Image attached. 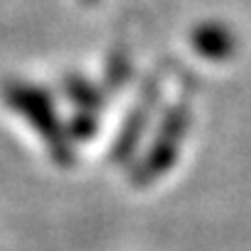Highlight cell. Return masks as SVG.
<instances>
[{
  "mask_svg": "<svg viewBox=\"0 0 251 251\" xmlns=\"http://www.w3.org/2000/svg\"><path fill=\"white\" fill-rule=\"evenodd\" d=\"M195 47L198 51H202L210 59H225L234 51V37L227 27L222 25H212V27H202L195 34Z\"/></svg>",
  "mask_w": 251,
  "mask_h": 251,
  "instance_id": "obj_3",
  "label": "cell"
},
{
  "mask_svg": "<svg viewBox=\"0 0 251 251\" xmlns=\"http://www.w3.org/2000/svg\"><path fill=\"white\" fill-rule=\"evenodd\" d=\"M188 127H190V112H188L185 105H178V107L168 110L164 122H161L159 134L154 137V142L147 151V156L132 171V183L137 188H144V185L154 183L159 176H164L173 168L176 159H178V151L183 147Z\"/></svg>",
  "mask_w": 251,
  "mask_h": 251,
  "instance_id": "obj_2",
  "label": "cell"
},
{
  "mask_svg": "<svg viewBox=\"0 0 251 251\" xmlns=\"http://www.w3.org/2000/svg\"><path fill=\"white\" fill-rule=\"evenodd\" d=\"M5 95H7V105L12 110H17L22 117H27L29 125L42 134L51 159L59 166H71L76 159L74 147L69 142L71 137L64 129V125L59 122L49 95H44L42 90H34L29 85H12V88H7Z\"/></svg>",
  "mask_w": 251,
  "mask_h": 251,
  "instance_id": "obj_1",
  "label": "cell"
}]
</instances>
